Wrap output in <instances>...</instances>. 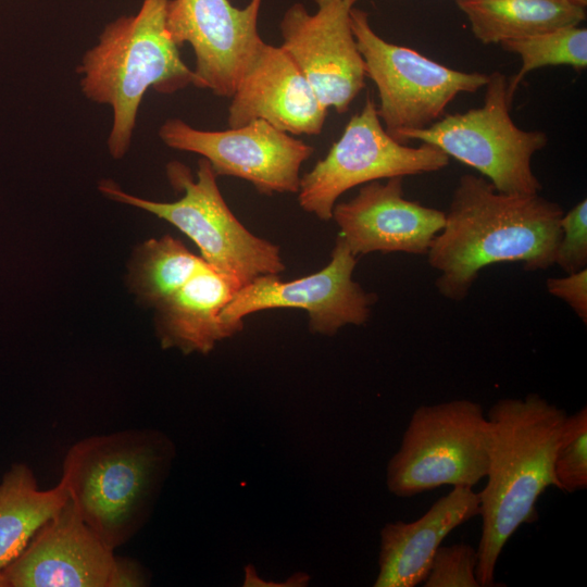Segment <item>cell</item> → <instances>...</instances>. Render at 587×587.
I'll list each match as a JSON object with an SVG mask.
<instances>
[{"mask_svg":"<svg viewBox=\"0 0 587 587\" xmlns=\"http://www.w3.org/2000/svg\"><path fill=\"white\" fill-rule=\"evenodd\" d=\"M449 160L433 145L410 147L392 138L380 122L376 103L367 97L325 158L300 177L298 202L305 212L327 221L337 199L349 189L396 176L437 172Z\"/></svg>","mask_w":587,"mask_h":587,"instance_id":"9","label":"cell"},{"mask_svg":"<svg viewBox=\"0 0 587 587\" xmlns=\"http://www.w3.org/2000/svg\"><path fill=\"white\" fill-rule=\"evenodd\" d=\"M357 258L338 235L322 270L285 282L277 274L255 277L235 292L221 321L230 337L242 330L246 316L279 308L305 311L310 330L324 336H334L346 325H363L377 297L353 280Z\"/></svg>","mask_w":587,"mask_h":587,"instance_id":"10","label":"cell"},{"mask_svg":"<svg viewBox=\"0 0 587 587\" xmlns=\"http://www.w3.org/2000/svg\"><path fill=\"white\" fill-rule=\"evenodd\" d=\"M167 1L142 0L136 14L108 23L76 68L83 95L112 109L107 145L116 160L128 152L140 103L150 88L171 95L197 87L193 70L166 29Z\"/></svg>","mask_w":587,"mask_h":587,"instance_id":"4","label":"cell"},{"mask_svg":"<svg viewBox=\"0 0 587 587\" xmlns=\"http://www.w3.org/2000/svg\"><path fill=\"white\" fill-rule=\"evenodd\" d=\"M485 88L482 107L445 114L426 128L401 133L397 140H417L439 148L479 172L500 192L539 193L542 186L532 160L547 146V134L515 125L510 115L513 98L503 73L488 74Z\"/></svg>","mask_w":587,"mask_h":587,"instance_id":"7","label":"cell"},{"mask_svg":"<svg viewBox=\"0 0 587 587\" xmlns=\"http://www.w3.org/2000/svg\"><path fill=\"white\" fill-rule=\"evenodd\" d=\"M479 513V494L470 487L455 486L417 520L386 523L380 530L378 574L374 586L414 587L422 584L444 539Z\"/></svg>","mask_w":587,"mask_h":587,"instance_id":"17","label":"cell"},{"mask_svg":"<svg viewBox=\"0 0 587 587\" xmlns=\"http://www.w3.org/2000/svg\"><path fill=\"white\" fill-rule=\"evenodd\" d=\"M566 416L565 410L538 394L502 398L489 409L487 483L478 492L480 587L497 585L495 570L504 546L520 526L538 520L536 503L546 488H559L553 458Z\"/></svg>","mask_w":587,"mask_h":587,"instance_id":"2","label":"cell"},{"mask_svg":"<svg viewBox=\"0 0 587 587\" xmlns=\"http://www.w3.org/2000/svg\"><path fill=\"white\" fill-rule=\"evenodd\" d=\"M573 1L580 4V5H583V7H586V4H587V0H573Z\"/></svg>","mask_w":587,"mask_h":587,"instance_id":"28","label":"cell"},{"mask_svg":"<svg viewBox=\"0 0 587 587\" xmlns=\"http://www.w3.org/2000/svg\"><path fill=\"white\" fill-rule=\"evenodd\" d=\"M350 20L366 77L378 91V116L396 140L403 132L426 128L440 120L459 93L476 92L487 84L488 74L453 70L409 47L386 41L361 9L352 7Z\"/></svg>","mask_w":587,"mask_h":587,"instance_id":"8","label":"cell"},{"mask_svg":"<svg viewBox=\"0 0 587 587\" xmlns=\"http://www.w3.org/2000/svg\"><path fill=\"white\" fill-rule=\"evenodd\" d=\"M477 548L459 542L436 550L424 587H480L476 577Z\"/></svg>","mask_w":587,"mask_h":587,"instance_id":"24","label":"cell"},{"mask_svg":"<svg viewBox=\"0 0 587 587\" xmlns=\"http://www.w3.org/2000/svg\"><path fill=\"white\" fill-rule=\"evenodd\" d=\"M500 45L505 51L517 54L522 61L515 76L508 79L511 98L524 77L534 70L567 65L582 71L587 66V29L578 25L563 26Z\"/></svg>","mask_w":587,"mask_h":587,"instance_id":"22","label":"cell"},{"mask_svg":"<svg viewBox=\"0 0 587 587\" xmlns=\"http://www.w3.org/2000/svg\"><path fill=\"white\" fill-rule=\"evenodd\" d=\"M446 213L404 198L403 177L361 185L357 196L336 203L332 218L355 255L372 252L426 255Z\"/></svg>","mask_w":587,"mask_h":587,"instance_id":"15","label":"cell"},{"mask_svg":"<svg viewBox=\"0 0 587 587\" xmlns=\"http://www.w3.org/2000/svg\"><path fill=\"white\" fill-rule=\"evenodd\" d=\"M175 454L157 429L89 436L68 449L61 478L82 519L115 550L147 522Z\"/></svg>","mask_w":587,"mask_h":587,"instance_id":"3","label":"cell"},{"mask_svg":"<svg viewBox=\"0 0 587 587\" xmlns=\"http://www.w3.org/2000/svg\"><path fill=\"white\" fill-rule=\"evenodd\" d=\"M263 0L245 8L229 0H168L166 29L178 46L195 53L197 87L230 98L258 45V21Z\"/></svg>","mask_w":587,"mask_h":587,"instance_id":"13","label":"cell"},{"mask_svg":"<svg viewBox=\"0 0 587 587\" xmlns=\"http://www.w3.org/2000/svg\"><path fill=\"white\" fill-rule=\"evenodd\" d=\"M560 490L575 492L587 487V408L566 416L553 458Z\"/></svg>","mask_w":587,"mask_h":587,"instance_id":"23","label":"cell"},{"mask_svg":"<svg viewBox=\"0 0 587 587\" xmlns=\"http://www.w3.org/2000/svg\"><path fill=\"white\" fill-rule=\"evenodd\" d=\"M170 183L184 195L173 202L140 198L122 190L112 180H101L99 190L108 198L135 207L170 223L198 247L201 258L240 287L255 277L285 271L279 247L248 230L224 200L216 174L200 159L196 179L179 162L166 167Z\"/></svg>","mask_w":587,"mask_h":587,"instance_id":"5","label":"cell"},{"mask_svg":"<svg viewBox=\"0 0 587 587\" xmlns=\"http://www.w3.org/2000/svg\"><path fill=\"white\" fill-rule=\"evenodd\" d=\"M474 37L484 45L501 43L554 28L578 25L585 7L573 0H454Z\"/></svg>","mask_w":587,"mask_h":587,"instance_id":"19","label":"cell"},{"mask_svg":"<svg viewBox=\"0 0 587 587\" xmlns=\"http://www.w3.org/2000/svg\"><path fill=\"white\" fill-rule=\"evenodd\" d=\"M547 291L567 303L576 315L587 323V267L546 280Z\"/></svg>","mask_w":587,"mask_h":587,"instance_id":"26","label":"cell"},{"mask_svg":"<svg viewBox=\"0 0 587 587\" xmlns=\"http://www.w3.org/2000/svg\"><path fill=\"white\" fill-rule=\"evenodd\" d=\"M115 554L66 503L0 570V587H112Z\"/></svg>","mask_w":587,"mask_h":587,"instance_id":"14","label":"cell"},{"mask_svg":"<svg viewBox=\"0 0 587 587\" xmlns=\"http://www.w3.org/2000/svg\"><path fill=\"white\" fill-rule=\"evenodd\" d=\"M561 237L554 265L566 274L587 267V200L583 199L560 220Z\"/></svg>","mask_w":587,"mask_h":587,"instance_id":"25","label":"cell"},{"mask_svg":"<svg viewBox=\"0 0 587 587\" xmlns=\"http://www.w3.org/2000/svg\"><path fill=\"white\" fill-rule=\"evenodd\" d=\"M204 262L173 236L151 238L134 251L127 284L143 305L155 308L184 286Z\"/></svg>","mask_w":587,"mask_h":587,"instance_id":"21","label":"cell"},{"mask_svg":"<svg viewBox=\"0 0 587 587\" xmlns=\"http://www.w3.org/2000/svg\"><path fill=\"white\" fill-rule=\"evenodd\" d=\"M357 1H359V0H347V2H348L350 5H352V7H354V3H355Z\"/></svg>","mask_w":587,"mask_h":587,"instance_id":"29","label":"cell"},{"mask_svg":"<svg viewBox=\"0 0 587 587\" xmlns=\"http://www.w3.org/2000/svg\"><path fill=\"white\" fill-rule=\"evenodd\" d=\"M445 213L426 257L446 299L464 300L479 272L496 263H522L528 272L554 265L564 212L539 193L500 192L484 176L465 174Z\"/></svg>","mask_w":587,"mask_h":587,"instance_id":"1","label":"cell"},{"mask_svg":"<svg viewBox=\"0 0 587 587\" xmlns=\"http://www.w3.org/2000/svg\"><path fill=\"white\" fill-rule=\"evenodd\" d=\"M309 13L291 4L279 24V46L300 70L321 103L338 113L348 111L365 86V66L351 28L347 0H314Z\"/></svg>","mask_w":587,"mask_h":587,"instance_id":"12","label":"cell"},{"mask_svg":"<svg viewBox=\"0 0 587 587\" xmlns=\"http://www.w3.org/2000/svg\"><path fill=\"white\" fill-rule=\"evenodd\" d=\"M240 286L207 262L176 292L155 307V332L163 349L208 354L230 337L221 312Z\"/></svg>","mask_w":587,"mask_h":587,"instance_id":"18","label":"cell"},{"mask_svg":"<svg viewBox=\"0 0 587 587\" xmlns=\"http://www.w3.org/2000/svg\"><path fill=\"white\" fill-rule=\"evenodd\" d=\"M159 137L172 149L200 154L216 176L247 180L267 196L297 193L300 168L314 151L263 120L225 130H202L173 117L160 126Z\"/></svg>","mask_w":587,"mask_h":587,"instance_id":"11","label":"cell"},{"mask_svg":"<svg viewBox=\"0 0 587 587\" xmlns=\"http://www.w3.org/2000/svg\"><path fill=\"white\" fill-rule=\"evenodd\" d=\"M490 434L480 403L454 399L421 405L387 465L388 490L410 498L444 485L473 488L485 478Z\"/></svg>","mask_w":587,"mask_h":587,"instance_id":"6","label":"cell"},{"mask_svg":"<svg viewBox=\"0 0 587 587\" xmlns=\"http://www.w3.org/2000/svg\"><path fill=\"white\" fill-rule=\"evenodd\" d=\"M150 575L136 560L115 555L112 587H142L149 585Z\"/></svg>","mask_w":587,"mask_h":587,"instance_id":"27","label":"cell"},{"mask_svg":"<svg viewBox=\"0 0 587 587\" xmlns=\"http://www.w3.org/2000/svg\"><path fill=\"white\" fill-rule=\"evenodd\" d=\"M68 498L62 478L57 486L40 489L28 465L14 463L5 472L0 483V570L23 551Z\"/></svg>","mask_w":587,"mask_h":587,"instance_id":"20","label":"cell"},{"mask_svg":"<svg viewBox=\"0 0 587 587\" xmlns=\"http://www.w3.org/2000/svg\"><path fill=\"white\" fill-rule=\"evenodd\" d=\"M326 109L280 47L261 41L230 97V128L263 120L290 135L322 133Z\"/></svg>","mask_w":587,"mask_h":587,"instance_id":"16","label":"cell"}]
</instances>
